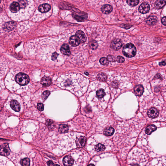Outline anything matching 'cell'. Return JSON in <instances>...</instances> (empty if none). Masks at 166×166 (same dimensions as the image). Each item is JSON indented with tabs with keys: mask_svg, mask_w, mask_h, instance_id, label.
<instances>
[{
	"mask_svg": "<svg viewBox=\"0 0 166 166\" xmlns=\"http://www.w3.org/2000/svg\"><path fill=\"white\" fill-rule=\"evenodd\" d=\"M136 48L132 43H129L124 47L122 52L125 56L128 58H132L136 54Z\"/></svg>",
	"mask_w": 166,
	"mask_h": 166,
	"instance_id": "obj_1",
	"label": "cell"
},
{
	"mask_svg": "<svg viewBox=\"0 0 166 166\" xmlns=\"http://www.w3.org/2000/svg\"><path fill=\"white\" fill-rule=\"evenodd\" d=\"M15 79L18 84L23 86L28 84L30 80L29 78L27 75L22 73L17 75Z\"/></svg>",
	"mask_w": 166,
	"mask_h": 166,
	"instance_id": "obj_2",
	"label": "cell"
},
{
	"mask_svg": "<svg viewBox=\"0 0 166 166\" xmlns=\"http://www.w3.org/2000/svg\"><path fill=\"white\" fill-rule=\"evenodd\" d=\"M123 43L122 40L119 39H115L113 40L110 44V47L115 50L120 49L123 46Z\"/></svg>",
	"mask_w": 166,
	"mask_h": 166,
	"instance_id": "obj_3",
	"label": "cell"
},
{
	"mask_svg": "<svg viewBox=\"0 0 166 166\" xmlns=\"http://www.w3.org/2000/svg\"><path fill=\"white\" fill-rule=\"evenodd\" d=\"M11 150L8 143L4 144L1 146L0 154L1 155L7 156L10 154Z\"/></svg>",
	"mask_w": 166,
	"mask_h": 166,
	"instance_id": "obj_4",
	"label": "cell"
},
{
	"mask_svg": "<svg viewBox=\"0 0 166 166\" xmlns=\"http://www.w3.org/2000/svg\"><path fill=\"white\" fill-rule=\"evenodd\" d=\"M150 8V5L148 3H143L139 7V12L142 14H145L149 12Z\"/></svg>",
	"mask_w": 166,
	"mask_h": 166,
	"instance_id": "obj_5",
	"label": "cell"
},
{
	"mask_svg": "<svg viewBox=\"0 0 166 166\" xmlns=\"http://www.w3.org/2000/svg\"><path fill=\"white\" fill-rule=\"evenodd\" d=\"M159 114V112L156 108L152 107L149 109L147 112V115L149 118L154 119L158 117Z\"/></svg>",
	"mask_w": 166,
	"mask_h": 166,
	"instance_id": "obj_6",
	"label": "cell"
},
{
	"mask_svg": "<svg viewBox=\"0 0 166 166\" xmlns=\"http://www.w3.org/2000/svg\"><path fill=\"white\" fill-rule=\"evenodd\" d=\"M81 42L79 39L76 35L71 36L69 40V43L72 46L76 47L79 45Z\"/></svg>",
	"mask_w": 166,
	"mask_h": 166,
	"instance_id": "obj_7",
	"label": "cell"
},
{
	"mask_svg": "<svg viewBox=\"0 0 166 166\" xmlns=\"http://www.w3.org/2000/svg\"><path fill=\"white\" fill-rule=\"evenodd\" d=\"M63 163L65 166H72L74 162V159L71 156H66L63 159Z\"/></svg>",
	"mask_w": 166,
	"mask_h": 166,
	"instance_id": "obj_8",
	"label": "cell"
},
{
	"mask_svg": "<svg viewBox=\"0 0 166 166\" xmlns=\"http://www.w3.org/2000/svg\"><path fill=\"white\" fill-rule=\"evenodd\" d=\"M86 139L85 137L80 136L78 138L76 141L77 147L79 148H82L85 145Z\"/></svg>",
	"mask_w": 166,
	"mask_h": 166,
	"instance_id": "obj_9",
	"label": "cell"
},
{
	"mask_svg": "<svg viewBox=\"0 0 166 166\" xmlns=\"http://www.w3.org/2000/svg\"><path fill=\"white\" fill-rule=\"evenodd\" d=\"M21 7L19 3L14 2L11 4L10 7V10L13 13H16L20 9Z\"/></svg>",
	"mask_w": 166,
	"mask_h": 166,
	"instance_id": "obj_10",
	"label": "cell"
},
{
	"mask_svg": "<svg viewBox=\"0 0 166 166\" xmlns=\"http://www.w3.org/2000/svg\"><path fill=\"white\" fill-rule=\"evenodd\" d=\"M51 9V6L48 4H44L40 5L38 10L40 12L42 13H45L49 12Z\"/></svg>",
	"mask_w": 166,
	"mask_h": 166,
	"instance_id": "obj_11",
	"label": "cell"
},
{
	"mask_svg": "<svg viewBox=\"0 0 166 166\" xmlns=\"http://www.w3.org/2000/svg\"><path fill=\"white\" fill-rule=\"evenodd\" d=\"M11 107L14 111L18 112L20 110L21 106L19 103L15 100H12L10 103Z\"/></svg>",
	"mask_w": 166,
	"mask_h": 166,
	"instance_id": "obj_12",
	"label": "cell"
},
{
	"mask_svg": "<svg viewBox=\"0 0 166 166\" xmlns=\"http://www.w3.org/2000/svg\"><path fill=\"white\" fill-rule=\"evenodd\" d=\"M61 51L62 54L64 55L70 56L71 54L70 47L68 44H65L62 45L61 49Z\"/></svg>",
	"mask_w": 166,
	"mask_h": 166,
	"instance_id": "obj_13",
	"label": "cell"
},
{
	"mask_svg": "<svg viewBox=\"0 0 166 166\" xmlns=\"http://www.w3.org/2000/svg\"><path fill=\"white\" fill-rule=\"evenodd\" d=\"M144 91L143 87L141 85H139L135 87L134 89L135 93L138 96H140L142 95Z\"/></svg>",
	"mask_w": 166,
	"mask_h": 166,
	"instance_id": "obj_14",
	"label": "cell"
},
{
	"mask_svg": "<svg viewBox=\"0 0 166 166\" xmlns=\"http://www.w3.org/2000/svg\"><path fill=\"white\" fill-rule=\"evenodd\" d=\"M52 80L48 77H43L41 79V82L42 85L44 86H49L52 83Z\"/></svg>",
	"mask_w": 166,
	"mask_h": 166,
	"instance_id": "obj_15",
	"label": "cell"
},
{
	"mask_svg": "<svg viewBox=\"0 0 166 166\" xmlns=\"http://www.w3.org/2000/svg\"><path fill=\"white\" fill-rule=\"evenodd\" d=\"M75 35L79 39L81 42L83 43L86 41V37L82 31L80 30L77 31Z\"/></svg>",
	"mask_w": 166,
	"mask_h": 166,
	"instance_id": "obj_16",
	"label": "cell"
},
{
	"mask_svg": "<svg viewBox=\"0 0 166 166\" xmlns=\"http://www.w3.org/2000/svg\"><path fill=\"white\" fill-rule=\"evenodd\" d=\"M158 19L155 16H150L147 19L146 22L148 25L152 26L155 25L157 23Z\"/></svg>",
	"mask_w": 166,
	"mask_h": 166,
	"instance_id": "obj_17",
	"label": "cell"
},
{
	"mask_svg": "<svg viewBox=\"0 0 166 166\" xmlns=\"http://www.w3.org/2000/svg\"><path fill=\"white\" fill-rule=\"evenodd\" d=\"M101 10L103 14H108L112 12L113 8L111 5L106 4L102 7Z\"/></svg>",
	"mask_w": 166,
	"mask_h": 166,
	"instance_id": "obj_18",
	"label": "cell"
},
{
	"mask_svg": "<svg viewBox=\"0 0 166 166\" xmlns=\"http://www.w3.org/2000/svg\"><path fill=\"white\" fill-rule=\"evenodd\" d=\"M157 127L154 125H151L148 126L146 128L145 130L146 133L148 135H150L151 133L157 130Z\"/></svg>",
	"mask_w": 166,
	"mask_h": 166,
	"instance_id": "obj_19",
	"label": "cell"
},
{
	"mask_svg": "<svg viewBox=\"0 0 166 166\" xmlns=\"http://www.w3.org/2000/svg\"><path fill=\"white\" fill-rule=\"evenodd\" d=\"M115 130L113 128L111 127L106 128L103 131V134L107 136H109L113 135L114 133Z\"/></svg>",
	"mask_w": 166,
	"mask_h": 166,
	"instance_id": "obj_20",
	"label": "cell"
},
{
	"mask_svg": "<svg viewBox=\"0 0 166 166\" xmlns=\"http://www.w3.org/2000/svg\"><path fill=\"white\" fill-rule=\"evenodd\" d=\"M166 4V1L158 0L155 3V6L157 9H161Z\"/></svg>",
	"mask_w": 166,
	"mask_h": 166,
	"instance_id": "obj_21",
	"label": "cell"
},
{
	"mask_svg": "<svg viewBox=\"0 0 166 166\" xmlns=\"http://www.w3.org/2000/svg\"><path fill=\"white\" fill-rule=\"evenodd\" d=\"M69 130L68 126L65 124L61 125L59 128V132L61 133H66Z\"/></svg>",
	"mask_w": 166,
	"mask_h": 166,
	"instance_id": "obj_22",
	"label": "cell"
},
{
	"mask_svg": "<svg viewBox=\"0 0 166 166\" xmlns=\"http://www.w3.org/2000/svg\"><path fill=\"white\" fill-rule=\"evenodd\" d=\"M107 78V76L104 73H101L98 75L97 79L99 81L101 82H105Z\"/></svg>",
	"mask_w": 166,
	"mask_h": 166,
	"instance_id": "obj_23",
	"label": "cell"
},
{
	"mask_svg": "<svg viewBox=\"0 0 166 166\" xmlns=\"http://www.w3.org/2000/svg\"><path fill=\"white\" fill-rule=\"evenodd\" d=\"M95 149L97 152H100L104 151L105 149V147L102 144L99 143L95 147Z\"/></svg>",
	"mask_w": 166,
	"mask_h": 166,
	"instance_id": "obj_24",
	"label": "cell"
},
{
	"mask_svg": "<svg viewBox=\"0 0 166 166\" xmlns=\"http://www.w3.org/2000/svg\"><path fill=\"white\" fill-rule=\"evenodd\" d=\"M89 46L92 49L95 50L97 48L98 44L96 41L95 40H93L90 42Z\"/></svg>",
	"mask_w": 166,
	"mask_h": 166,
	"instance_id": "obj_25",
	"label": "cell"
},
{
	"mask_svg": "<svg viewBox=\"0 0 166 166\" xmlns=\"http://www.w3.org/2000/svg\"><path fill=\"white\" fill-rule=\"evenodd\" d=\"M21 164L22 166H29L30 164V159L28 158L22 159L21 161Z\"/></svg>",
	"mask_w": 166,
	"mask_h": 166,
	"instance_id": "obj_26",
	"label": "cell"
},
{
	"mask_svg": "<svg viewBox=\"0 0 166 166\" xmlns=\"http://www.w3.org/2000/svg\"><path fill=\"white\" fill-rule=\"evenodd\" d=\"M96 96L99 98H101L103 97L105 95L104 90L102 89H100L98 90L96 92Z\"/></svg>",
	"mask_w": 166,
	"mask_h": 166,
	"instance_id": "obj_27",
	"label": "cell"
},
{
	"mask_svg": "<svg viewBox=\"0 0 166 166\" xmlns=\"http://www.w3.org/2000/svg\"><path fill=\"white\" fill-rule=\"evenodd\" d=\"M127 3L130 6L133 7L136 6L139 4V1L136 0V1H127Z\"/></svg>",
	"mask_w": 166,
	"mask_h": 166,
	"instance_id": "obj_28",
	"label": "cell"
},
{
	"mask_svg": "<svg viewBox=\"0 0 166 166\" xmlns=\"http://www.w3.org/2000/svg\"><path fill=\"white\" fill-rule=\"evenodd\" d=\"M100 62L103 65H107L109 64V61L107 59L104 57L101 58L100 60Z\"/></svg>",
	"mask_w": 166,
	"mask_h": 166,
	"instance_id": "obj_29",
	"label": "cell"
},
{
	"mask_svg": "<svg viewBox=\"0 0 166 166\" xmlns=\"http://www.w3.org/2000/svg\"><path fill=\"white\" fill-rule=\"evenodd\" d=\"M72 16H73V17L78 21L82 22L83 21V18L81 16H80L77 15L75 13H73L72 14Z\"/></svg>",
	"mask_w": 166,
	"mask_h": 166,
	"instance_id": "obj_30",
	"label": "cell"
},
{
	"mask_svg": "<svg viewBox=\"0 0 166 166\" xmlns=\"http://www.w3.org/2000/svg\"><path fill=\"white\" fill-rule=\"evenodd\" d=\"M50 94V92L48 91H46L43 92L42 95V97L43 100L46 99Z\"/></svg>",
	"mask_w": 166,
	"mask_h": 166,
	"instance_id": "obj_31",
	"label": "cell"
},
{
	"mask_svg": "<svg viewBox=\"0 0 166 166\" xmlns=\"http://www.w3.org/2000/svg\"><path fill=\"white\" fill-rule=\"evenodd\" d=\"M53 120H48L46 121V125L49 129H53L54 127Z\"/></svg>",
	"mask_w": 166,
	"mask_h": 166,
	"instance_id": "obj_32",
	"label": "cell"
},
{
	"mask_svg": "<svg viewBox=\"0 0 166 166\" xmlns=\"http://www.w3.org/2000/svg\"><path fill=\"white\" fill-rule=\"evenodd\" d=\"M107 59L108 61L111 62H115L116 61L115 57L111 55L108 56L107 57Z\"/></svg>",
	"mask_w": 166,
	"mask_h": 166,
	"instance_id": "obj_33",
	"label": "cell"
},
{
	"mask_svg": "<svg viewBox=\"0 0 166 166\" xmlns=\"http://www.w3.org/2000/svg\"><path fill=\"white\" fill-rule=\"evenodd\" d=\"M117 61L120 63H122L124 62L125 59L123 57L121 56H119L117 58Z\"/></svg>",
	"mask_w": 166,
	"mask_h": 166,
	"instance_id": "obj_34",
	"label": "cell"
},
{
	"mask_svg": "<svg viewBox=\"0 0 166 166\" xmlns=\"http://www.w3.org/2000/svg\"><path fill=\"white\" fill-rule=\"evenodd\" d=\"M38 109L40 111H43L44 110V106L42 103H39L37 105Z\"/></svg>",
	"mask_w": 166,
	"mask_h": 166,
	"instance_id": "obj_35",
	"label": "cell"
},
{
	"mask_svg": "<svg viewBox=\"0 0 166 166\" xmlns=\"http://www.w3.org/2000/svg\"><path fill=\"white\" fill-rule=\"evenodd\" d=\"M58 55L59 54H58L57 52H54V53H53V54H52V60H53V61H54V60H56Z\"/></svg>",
	"mask_w": 166,
	"mask_h": 166,
	"instance_id": "obj_36",
	"label": "cell"
},
{
	"mask_svg": "<svg viewBox=\"0 0 166 166\" xmlns=\"http://www.w3.org/2000/svg\"><path fill=\"white\" fill-rule=\"evenodd\" d=\"M111 85L113 87L117 88L119 86V83L118 82L116 81H113V82L111 83Z\"/></svg>",
	"mask_w": 166,
	"mask_h": 166,
	"instance_id": "obj_37",
	"label": "cell"
},
{
	"mask_svg": "<svg viewBox=\"0 0 166 166\" xmlns=\"http://www.w3.org/2000/svg\"><path fill=\"white\" fill-rule=\"evenodd\" d=\"M47 165L48 166H56V165L53 163V162L51 160L47 161Z\"/></svg>",
	"mask_w": 166,
	"mask_h": 166,
	"instance_id": "obj_38",
	"label": "cell"
},
{
	"mask_svg": "<svg viewBox=\"0 0 166 166\" xmlns=\"http://www.w3.org/2000/svg\"><path fill=\"white\" fill-rule=\"evenodd\" d=\"M161 23L164 25L166 26V17L162 18L161 20Z\"/></svg>",
	"mask_w": 166,
	"mask_h": 166,
	"instance_id": "obj_39",
	"label": "cell"
},
{
	"mask_svg": "<svg viewBox=\"0 0 166 166\" xmlns=\"http://www.w3.org/2000/svg\"><path fill=\"white\" fill-rule=\"evenodd\" d=\"M166 64V61H162V62H160V63H159V65H160V66H162L165 65Z\"/></svg>",
	"mask_w": 166,
	"mask_h": 166,
	"instance_id": "obj_40",
	"label": "cell"
},
{
	"mask_svg": "<svg viewBox=\"0 0 166 166\" xmlns=\"http://www.w3.org/2000/svg\"><path fill=\"white\" fill-rule=\"evenodd\" d=\"M84 74L86 75H89V73H88L87 72H84Z\"/></svg>",
	"mask_w": 166,
	"mask_h": 166,
	"instance_id": "obj_41",
	"label": "cell"
},
{
	"mask_svg": "<svg viewBox=\"0 0 166 166\" xmlns=\"http://www.w3.org/2000/svg\"><path fill=\"white\" fill-rule=\"evenodd\" d=\"M88 166H95L94 165L92 164H89Z\"/></svg>",
	"mask_w": 166,
	"mask_h": 166,
	"instance_id": "obj_42",
	"label": "cell"
},
{
	"mask_svg": "<svg viewBox=\"0 0 166 166\" xmlns=\"http://www.w3.org/2000/svg\"><path fill=\"white\" fill-rule=\"evenodd\" d=\"M56 166H60V165H59L57 164L56 165Z\"/></svg>",
	"mask_w": 166,
	"mask_h": 166,
	"instance_id": "obj_43",
	"label": "cell"
}]
</instances>
